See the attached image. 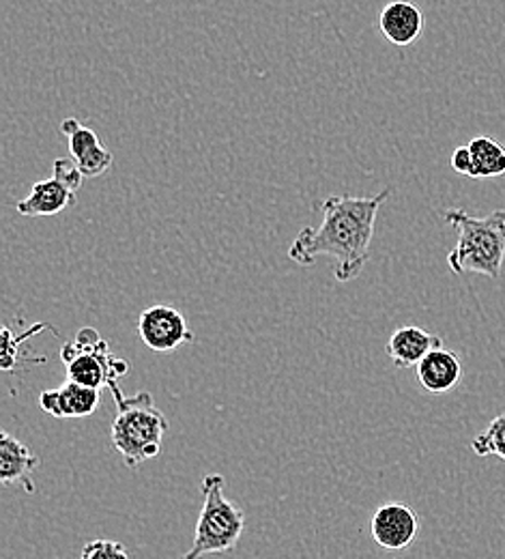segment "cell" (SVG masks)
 I'll return each mask as SVG.
<instances>
[{"label":"cell","mask_w":505,"mask_h":559,"mask_svg":"<svg viewBox=\"0 0 505 559\" xmlns=\"http://www.w3.org/2000/svg\"><path fill=\"white\" fill-rule=\"evenodd\" d=\"M392 197L383 190L372 199L361 197H329L321 203L323 222L318 228L305 226L289 248L292 263L308 267L316 257L336 259V280L358 278L370 259L374 224L378 210Z\"/></svg>","instance_id":"1"},{"label":"cell","mask_w":505,"mask_h":559,"mask_svg":"<svg viewBox=\"0 0 505 559\" xmlns=\"http://www.w3.org/2000/svg\"><path fill=\"white\" fill-rule=\"evenodd\" d=\"M445 222L458 230V241L447 254V265L454 274H480L500 278L505 259V207L486 217L469 215L467 211H445Z\"/></svg>","instance_id":"2"},{"label":"cell","mask_w":505,"mask_h":559,"mask_svg":"<svg viewBox=\"0 0 505 559\" xmlns=\"http://www.w3.org/2000/svg\"><path fill=\"white\" fill-rule=\"evenodd\" d=\"M117 418L110 428L115 450L121 454L130 469L145 465L161 452L168 419L153 403L148 392L136 396H121L115 401Z\"/></svg>","instance_id":"3"},{"label":"cell","mask_w":505,"mask_h":559,"mask_svg":"<svg viewBox=\"0 0 505 559\" xmlns=\"http://www.w3.org/2000/svg\"><path fill=\"white\" fill-rule=\"evenodd\" d=\"M203 508L190 551L181 559H203L232 551L245 530V514L224 495L226 480L219 474L203 478Z\"/></svg>","instance_id":"4"},{"label":"cell","mask_w":505,"mask_h":559,"mask_svg":"<svg viewBox=\"0 0 505 559\" xmlns=\"http://www.w3.org/2000/svg\"><path fill=\"white\" fill-rule=\"evenodd\" d=\"M61 361L70 381L95 390L108 388L115 401L123 396L119 381L128 374L130 364L112 355L108 341L95 328H82L73 343L63 345Z\"/></svg>","instance_id":"5"},{"label":"cell","mask_w":505,"mask_h":559,"mask_svg":"<svg viewBox=\"0 0 505 559\" xmlns=\"http://www.w3.org/2000/svg\"><path fill=\"white\" fill-rule=\"evenodd\" d=\"M139 336L146 347L157 353L177 350L194 343V332L190 330L185 317L172 306H151L139 317Z\"/></svg>","instance_id":"6"},{"label":"cell","mask_w":505,"mask_h":559,"mask_svg":"<svg viewBox=\"0 0 505 559\" xmlns=\"http://www.w3.org/2000/svg\"><path fill=\"white\" fill-rule=\"evenodd\" d=\"M372 540L385 551H405L420 532V516L405 503L381 506L370 523Z\"/></svg>","instance_id":"7"},{"label":"cell","mask_w":505,"mask_h":559,"mask_svg":"<svg viewBox=\"0 0 505 559\" xmlns=\"http://www.w3.org/2000/svg\"><path fill=\"white\" fill-rule=\"evenodd\" d=\"M101 401V390L86 388L75 381H65L61 388L44 390L39 394V407L59 419L88 418L97 412Z\"/></svg>","instance_id":"8"},{"label":"cell","mask_w":505,"mask_h":559,"mask_svg":"<svg viewBox=\"0 0 505 559\" xmlns=\"http://www.w3.org/2000/svg\"><path fill=\"white\" fill-rule=\"evenodd\" d=\"M378 31L389 44L407 48L422 37L424 13L409 0H392L378 13Z\"/></svg>","instance_id":"9"},{"label":"cell","mask_w":505,"mask_h":559,"mask_svg":"<svg viewBox=\"0 0 505 559\" xmlns=\"http://www.w3.org/2000/svg\"><path fill=\"white\" fill-rule=\"evenodd\" d=\"M37 467H39V456H35L20 439L2 430L0 432V483L4 487H20L26 492H35L33 474Z\"/></svg>","instance_id":"10"},{"label":"cell","mask_w":505,"mask_h":559,"mask_svg":"<svg viewBox=\"0 0 505 559\" xmlns=\"http://www.w3.org/2000/svg\"><path fill=\"white\" fill-rule=\"evenodd\" d=\"M443 341L418 325L398 328L387 341V355L398 368L418 366L431 350L438 349Z\"/></svg>","instance_id":"11"},{"label":"cell","mask_w":505,"mask_h":559,"mask_svg":"<svg viewBox=\"0 0 505 559\" xmlns=\"http://www.w3.org/2000/svg\"><path fill=\"white\" fill-rule=\"evenodd\" d=\"M418 379L422 388L431 394H445L454 390L462 377V361L454 350H431L418 366Z\"/></svg>","instance_id":"12"},{"label":"cell","mask_w":505,"mask_h":559,"mask_svg":"<svg viewBox=\"0 0 505 559\" xmlns=\"http://www.w3.org/2000/svg\"><path fill=\"white\" fill-rule=\"evenodd\" d=\"M75 192L52 177L46 181H37L31 188V194L24 201H20L15 210L26 217H46L75 207Z\"/></svg>","instance_id":"13"},{"label":"cell","mask_w":505,"mask_h":559,"mask_svg":"<svg viewBox=\"0 0 505 559\" xmlns=\"http://www.w3.org/2000/svg\"><path fill=\"white\" fill-rule=\"evenodd\" d=\"M473 155L471 179H489L505 175V148L491 136H476L469 144Z\"/></svg>","instance_id":"14"},{"label":"cell","mask_w":505,"mask_h":559,"mask_svg":"<svg viewBox=\"0 0 505 559\" xmlns=\"http://www.w3.org/2000/svg\"><path fill=\"white\" fill-rule=\"evenodd\" d=\"M471 450L478 456H497L505 461V414H500L471 441Z\"/></svg>","instance_id":"15"},{"label":"cell","mask_w":505,"mask_h":559,"mask_svg":"<svg viewBox=\"0 0 505 559\" xmlns=\"http://www.w3.org/2000/svg\"><path fill=\"white\" fill-rule=\"evenodd\" d=\"M46 330H52L48 323H37V325H33L31 330H26L24 334H20V336H15L9 328H2V345H0V368L4 370V372H11V370H15L17 368V350L22 347V343H26L28 338H33V336H37V334H41V332H46Z\"/></svg>","instance_id":"16"},{"label":"cell","mask_w":505,"mask_h":559,"mask_svg":"<svg viewBox=\"0 0 505 559\" xmlns=\"http://www.w3.org/2000/svg\"><path fill=\"white\" fill-rule=\"evenodd\" d=\"M61 132L70 139V151H72L73 159L82 157L84 153H88L91 148L101 144L99 136L91 128L82 126L77 119H65L61 123Z\"/></svg>","instance_id":"17"},{"label":"cell","mask_w":505,"mask_h":559,"mask_svg":"<svg viewBox=\"0 0 505 559\" xmlns=\"http://www.w3.org/2000/svg\"><path fill=\"white\" fill-rule=\"evenodd\" d=\"M75 162H77L82 175H84L86 179H93V177H99V175H104V173L110 170V166H112V162H115V155H112V151L101 142V144H97L95 148H91L88 153H84L82 157H77Z\"/></svg>","instance_id":"18"},{"label":"cell","mask_w":505,"mask_h":559,"mask_svg":"<svg viewBox=\"0 0 505 559\" xmlns=\"http://www.w3.org/2000/svg\"><path fill=\"white\" fill-rule=\"evenodd\" d=\"M80 559H132L125 545L115 543V540H91L84 549Z\"/></svg>","instance_id":"19"},{"label":"cell","mask_w":505,"mask_h":559,"mask_svg":"<svg viewBox=\"0 0 505 559\" xmlns=\"http://www.w3.org/2000/svg\"><path fill=\"white\" fill-rule=\"evenodd\" d=\"M52 170H55V179H59L65 188H70L72 192H77L80 188H82V183H84V175H82V170H80V166H77V162L73 159L72 155L70 157H59V159H55V164H52Z\"/></svg>","instance_id":"20"},{"label":"cell","mask_w":505,"mask_h":559,"mask_svg":"<svg viewBox=\"0 0 505 559\" xmlns=\"http://www.w3.org/2000/svg\"><path fill=\"white\" fill-rule=\"evenodd\" d=\"M452 168H454L458 175L471 177V173H473V155H471L469 146H458V148L452 153Z\"/></svg>","instance_id":"21"}]
</instances>
